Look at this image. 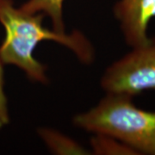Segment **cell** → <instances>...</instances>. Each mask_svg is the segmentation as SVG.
Here are the masks:
<instances>
[{"label": "cell", "mask_w": 155, "mask_h": 155, "mask_svg": "<svg viewBox=\"0 0 155 155\" xmlns=\"http://www.w3.org/2000/svg\"><path fill=\"white\" fill-rule=\"evenodd\" d=\"M43 13H28L16 8L13 0H0V22L5 29V38L0 47L3 64L18 67L31 80L46 84V67L33 55L36 46L43 41H54L72 50L84 64L94 61V49L83 33H58L43 27Z\"/></svg>", "instance_id": "1"}, {"label": "cell", "mask_w": 155, "mask_h": 155, "mask_svg": "<svg viewBox=\"0 0 155 155\" xmlns=\"http://www.w3.org/2000/svg\"><path fill=\"white\" fill-rule=\"evenodd\" d=\"M73 122L88 132L117 139L139 154L155 155V111L137 108L130 95L107 92L97 105L75 116Z\"/></svg>", "instance_id": "2"}, {"label": "cell", "mask_w": 155, "mask_h": 155, "mask_svg": "<svg viewBox=\"0 0 155 155\" xmlns=\"http://www.w3.org/2000/svg\"><path fill=\"white\" fill-rule=\"evenodd\" d=\"M101 85L106 92L133 97L146 91H155V36L108 67Z\"/></svg>", "instance_id": "3"}, {"label": "cell", "mask_w": 155, "mask_h": 155, "mask_svg": "<svg viewBox=\"0 0 155 155\" xmlns=\"http://www.w3.org/2000/svg\"><path fill=\"white\" fill-rule=\"evenodd\" d=\"M113 11L128 46L134 48L149 41L147 29L155 17V0H118Z\"/></svg>", "instance_id": "4"}, {"label": "cell", "mask_w": 155, "mask_h": 155, "mask_svg": "<svg viewBox=\"0 0 155 155\" xmlns=\"http://www.w3.org/2000/svg\"><path fill=\"white\" fill-rule=\"evenodd\" d=\"M65 0H28L20 8L28 13H43L51 18L53 29L65 33L63 21V4Z\"/></svg>", "instance_id": "5"}, {"label": "cell", "mask_w": 155, "mask_h": 155, "mask_svg": "<svg viewBox=\"0 0 155 155\" xmlns=\"http://www.w3.org/2000/svg\"><path fill=\"white\" fill-rule=\"evenodd\" d=\"M39 134L48 147L55 154H89L72 139L50 128L39 129Z\"/></svg>", "instance_id": "6"}, {"label": "cell", "mask_w": 155, "mask_h": 155, "mask_svg": "<svg viewBox=\"0 0 155 155\" xmlns=\"http://www.w3.org/2000/svg\"><path fill=\"white\" fill-rule=\"evenodd\" d=\"M91 144L96 154H139L129 146L104 134H96Z\"/></svg>", "instance_id": "7"}, {"label": "cell", "mask_w": 155, "mask_h": 155, "mask_svg": "<svg viewBox=\"0 0 155 155\" xmlns=\"http://www.w3.org/2000/svg\"><path fill=\"white\" fill-rule=\"evenodd\" d=\"M10 122L8 114L7 100L4 92V70L3 63L0 61V128L7 125Z\"/></svg>", "instance_id": "8"}]
</instances>
